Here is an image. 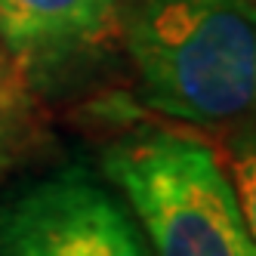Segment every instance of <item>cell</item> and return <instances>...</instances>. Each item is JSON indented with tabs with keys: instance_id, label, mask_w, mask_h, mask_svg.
<instances>
[{
	"instance_id": "cell-3",
	"label": "cell",
	"mask_w": 256,
	"mask_h": 256,
	"mask_svg": "<svg viewBox=\"0 0 256 256\" xmlns=\"http://www.w3.org/2000/svg\"><path fill=\"white\" fill-rule=\"evenodd\" d=\"M0 256H152L112 192L62 170L16 192L0 210Z\"/></svg>"
},
{
	"instance_id": "cell-2",
	"label": "cell",
	"mask_w": 256,
	"mask_h": 256,
	"mask_svg": "<svg viewBox=\"0 0 256 256\" xmlns=\"http://www.w3.org/2000/svg\"><path fill=\"white\" fill-rule=\"evenodd\" d=\"M152 256H256L226 164L204 139L136 126L102 152Z\"/></svg>"
},
{
	"instance_id": "cell-4",
	"label": "cell",
	"mask_w": 256,
	"mask_h": 256,
	"mask_svg": "<svg viewBox=\"0 0 256 256\" xmlns=\"http://www.w3.org/2000/svg\"><path fill=\"white\" fill-rule=\"evenodd\" d=\"M124 0H0V40L31 90L56 96L90 80L120 44Z\"/></svg>"
},
{
	"instance_id": "cell-6",
	"label": "cell",
	"mask_w": 256,
	"mask_h": 256,
	"mask_svg": "<svg viewBox=\"0 0 256 256\" xmlns=\"http://www.w3.org/2000/svg\"><path fill=\"white\" fill-rule=\"evenodd\" d=\"M226 173L238 198V207L256 241V124L226 130Z\"/></svg>"
},
{
	"instance_id": "cell-1",
	"label": "cell",
	"mask_w": 256,
	"mask_h": 256,
	"mask_svg": "<svg viewBox=\"0 0 256 256\" xmlns=\"http://www.w3.org/2000/svg\"><path fill=\"white\" fill-rule=\"evenodd\" d=\"M120 44L152 112L213 130L256 124V0H130Z\"/></svg>"
},
{
	"instance_id": "cell-5",
	"label": "cell",
	"mask_w": 256,
	"mask_h": 256,
	"mask_svg": "<svg viewBox=\"0 0 256 256\" xmlns=\"http://www.w3.org/2000/svg\"><path fill=\"white\" fill-rule=\"evenodd\" d=\"M44 139L40 96L0 40V176L22 164Z\"/></svg>"
}]
</instances>
